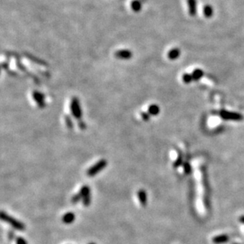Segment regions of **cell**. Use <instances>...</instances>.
I'll return each instance as SVG.
<instances>
[{
  "label": "cell",
  "mask_w": 244,
  "mask_h": 244,
  "mask_svg": "<svg viewBox=\"0 0 244 244\" xmlns=\"http://www.w3.org/2000/svg\"><path fill=\"white\" fill-rule=\"evenodd\" d=\"M1 219H2V220H3V221L9 223V225H11L12 227H13L14 229H16V230H18V231H24V229H25V226H24V224L22 223V222L19 221V220H17V219H15V218L9 216L8 214L5 213L4 212H1Z\"/></svg>",
  "instance_id": "obj_1"
},
{
  "label": "cell",
  "mask_w": 244,
  "mask_h": 244,
  "mask_svg": "<svg viewBox=\"0 0 244 244\" xmlns=\"http://www.w3.org/2000/svg\"><path fill=\"white\" fill-rule=\"evenodd\" d=\"M107 165V162L106 160L102 159V160H99V161L96 162L94 165H92V167H89V168L88 169V171H87L86 172L87 175L89 177H92L94 176V175H96V174L100 172L104 167H106V166Z\"/></svg>",
  "instance_id": "obj_2"
},
{
  "label": "cell",
  "mask_w": 244,
  "mask_h": 244,
  "mask_svg": "<svg viewBox=\"0 0 244 244\" xmlns=\"http://www.w3.org/2000/svg\"><path fill=\"white\" fill-rule=\"evenodd\" d=\"M220 116L224 120H231V121H242L243 119L242 114L238 112H233V111H226V110H221L219 112Z\"/></svg>",
  "instance_id": "obj_3"
},
{
  "label": "cell",
  "mask_w": 244,
  "mask_h": 244,
  "mask_svg": "<svg viewBox=\"0 0 244 244\" xmlns=\"http://www.w3.org/2000/svg\"><path fill=\"white\" fill-rule=\"evenodd\" d=\"M189 14L190 16H195L197 13V1L196 0H187Z\"/></svg>",
  "instance_id": "obj_4"
},
{
  "label": "cell",
  "mask_w": 244,
  "mask_h": 244,
  "mask_svg": "<svg viewBox=\"0 0 244 244\" xmlns=\"http://www.w3.org/2000/svg\"><path fill=\"white\" fill-rule=\"evenodd\" d=\"M75 220V215L72 212H68L65 213L62 217V221L66 224L72 223Z\"/></svg>",
  "instance_id": "obj_5"
},
{
  "label": "cell",
  "mask_w": 244,
  "mask_h": 244,
  "mask_svg": "<svg viewBox=\"0 0 244 244\" xmlns=\"http://www.w3.org/2000/svg\"><path fill=\"white\" fill-rule=\"evenodd\" d=\"M137 197L139 201L142 206H145L147 205V193L144 190H140L137 191Z\"/></svg>",
  "instance_id": "obj_6"
},
{
  "label": "cell",
  "mask_w": 244,
  "mask_h": 244,
  "mask_svg": "<svg viewBox=\"0 0 244 244\" xmlns=\"http://www.w3.org/2000/svg\"><path fill=\"white\" fill-rule=\"evenodd\" d=\"M179 55H180V51L178 48L171 49V51H169V52L167 53V57L171 60H175L179 57Z\"/></svg>",
  "instance_id": "obj_7"
},
{
  "label": "cell",
  "mask_w": 244,
  "mask_h": 244,
  "mask_svg": "<svg viewBox=\"0 0 244 244\" xmlns=\"http://www.w3.org/2000/svg\"><path fill=\"white\" fill-rule=\"evenodd\" d=\"M192 77H193V81H199L201 77L204 76V72L200 69H196L193 71V73H191Z\"/></svg>",
  "instance_id": "obj_8"
},
{
  "label": "cell",
  "mask_w": 244,
  "mask_h": 244,
  "mask_svg": "<svg viewBox=\"0 0 244 244\" xmlns=\"http://www.w3.org/2000/svg\"><path fill=\"white\" fill-rule=\"evenodd\" d=\"M228 240V237L227 235H218V236L215 237L213 238L212 241H213L214 243L216 244H220V243H223V242H227Z\"/></svg>",
  "instance_id": "obj_9"
},
{
  "label": "cell",
  "mask_w": 244,
  "mask_h": 244,
  "mask_svg": "<svg viewBox=\"0 0 244 244\" xmlns=\"http://www.w3.org/2000/svg\"><path fill=\"white\" fill-rule=\"evenodd\" d=\"M203 12H204V15L206 17H208V18L212 17V14H213V9H212V6H210L209 5H206L204 7Z\"/></svg>",
  "instance_id": "obj_10"
},
{
  "label": "cell",
  "mask_w": 244,
  "mask_h": 244,
  "mask_svg": "<svg viewBox=\"0 0 244 244\" xmlns=\"http://www.w3.org/2000/svg\"><path fill=\"white\" fill-rule=\"evenodd\" d=\"M79 193H80V194H81L82 197H85V196L90 194V188H89V186L84 185V186H81V190H80Z\"/></svg>",
  "instance_id": "obj_11"
},
{
  "label": "cell",
  "mask_w": 244,
  "mask_h": 244,
  "mask_svg": "<svg viewBox=\"0 0 244 244\" xmlns=\"http://www.w3.org/2000/svg\"><path fill=\"white\" fill-rule=\"evenodd\" d=\"M182 81L186 84H189V83L191 82L193 80V77H192V74H190V73H184L182 75Z\"/></svg>",
  "instance_id": "obj_12"
},
{
  "label": "cell",
  "mask_w": 244,
  "mask_h": 244,
  "mask_svg": "<svg viewBox=\"0 0 244 244\" xmlns=\"http://www.w3.org/2000/svg\"><path fill=\"white\" fill-rule=\"evenodd\" d=\"M148 111H149V114H153V115H156V114H159V111H160V109H159V107L156 105H151L148 108Z\"/></svg>",
  "instance_id": "obj_13"
},
{
  "label": "cell",
  "mask_w": 244,
  "mask_h": 244,
  "mask_svg": "<svg viewBox=\"0 0 244 244\" xmlns=\"http://www.w3.org/2000/svg\"><path fill=\"white\" fill-rule=\"evenodd\" d=\"M81 199H82V197H81V195L80 194V193H78L74 194V195L72 197L71 201L73 204H77V203H78L79 201H81Z\"/></svg>",
  "instance_id": "obj_14"
},
{
  "label": "cell",
  "mask_w": 244,
  "mask_h": 244,
  "mask_svg": "<svg viewBox=\"0 0 244 244\" xmlns=\"http://www.w3.org/2000/svg\"><path fill=\"white\" fill-rule=\"evenodd\" d=\"M82 203L84 206H88V205H90V204H91V195L90 194H88V195L82 197Z\"/></svg>",
  "instance_id": "obj_15"
},
{
  "label": "cell",
  "mask_w": 244,
  "mask_h": 244,
  "mask_svg": "<svg viewBox=\"0 0 244 244\" xmlns=\"http://www.w3.org/2000/svg\"><path fill=\"white\" fill-rule=\"evenodd\" d=\"M16 243L17 244H28L27 241L22 237H17L16 238Z\"/></svg>",
  "instance_id": "obj_16"
},
{
  "label": "cell",
  "mask_w": 244,
  "mask_h": 244,
  "mask_svg": "<svg viewBox=\"0 0 244 244\" xmlns=\"http://www.w3.org/2000/svg\"><path fill=\"white\" fill-rule=\"evenodd\" d=\"M181 163H182V158H181L180 156H179V157H178V159H177L176 161L175 162V163H174V167H178V166L180 165Z\"/></svg>",
  "instance_id": "obj_17"
},
{
  "label": "cell",
  "mask_w": 244,
  "mask_h": 244,
  "mask_svg": "<svg viewBox=\"0 0 244 244\" xmlns=\"http://www.w3.org/2000/svg\"><path fill=\"white\" fill-rule=\"evenodd\" d=\"M8 237H9V238L10 239V240H13V238H15V235H14V233L12 232V231H9V234H8Z\"/></svg>",
  "instance_id": "obj_18"
},
{
  "label": "cell",
  "mask_w": 244,
  "mask_h": 244,
  "mask_svg": "<svg viewBox=\"0 0 244 244\" xmlns=\"http://www.w3.org/2000/svg\"><path fill=\"white\" fill-rule=\"evenodd\" d=\"M184 167H185V169H186V172H189V171H190V166L188 165V164L185 163V164H184Z\"/></svg>",
  "instance_id": "obj_19"
},
{
  "label": "cell",
  "mask_w": 244,
  "mask_h": 244,
  "mask_svg": "<svg viewBox=\"0 0 244 244\" xmlns=\"http://www.w3.org/2000/svg\"><path fill=\"white\" fill-rule=\"evenodd\" d=\"M240 220H241V222L244 223V216H242V217L240 218Z\"/></svg>",
  "instance_id": "obj_20"
},
{
  "label": "cell",
  "mask_w": 244,
  "mask_h": 244,
  "mask_svg": "<svg viewBox=\"0 0 244 244\" xmlns=\"http://www.w3.org/2000/svg\"><path fill=\"white\" fill-rule=\"evenodd\" d=\"M88 244H96V243H94V242H90V243H88Z\"/></svg>",
  "instance_id": "obj_21"
}]
</instances>
